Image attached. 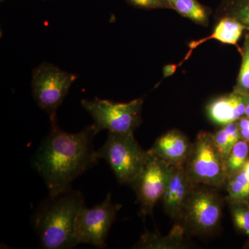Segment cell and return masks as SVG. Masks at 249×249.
Listing matches in <instances>:
<instances>
[{
  "mask_svg": "<svg viewBox=\"0 0 249 249\" xmlns=\"http://www.w3.org/2000/svg\"><path fill=\"white\" fill-rule=\"evenodd\" d=\"M249 101V96L232 91L210 102L206 107L208 116L219 126L236 122L245 116Z\"/></svg>",
  "mask_w": 249,
  "mask_h": 249,
  "instance_id": "obj_12",
  "label": "cell"
},
{
  "mask_svg": "<svg viewBox=\"0 0 249 249\" xmlns=\"http://www.w3.org/2000/svg\"><path fill=\"white\" fill-rule=\"evenodd\" d=\"M51 125L50 132L33 157L32 165L43 178L49 195H55L71 188L76 178L98 163L93 138L98 131L93 124L73 134L62 131L57 121Z\"/></svg>",
  "mask_w": 249,
  "mask_h": 249,
  "instance_id": "obj_1",
  "label": "cell"
},
{
  "mask_svg": "<svg viewBox=\"0 0 249 249\" xmlns=\"http://www.w3.org/2000/svg\"><path fill=\"white\" fill-rule=\"evenodd\" d=\"M78 76L49 62H42L32 71L31 89L37 106L48 114L51 123L57 121L56 111Z\"/></svg>",
  "mask_w": 249,
  "mask_h": 249,
  "instance_id": "obj_5",
  "label": "cell"
},
{
  "mask_svg": "<svg viewBox=\"0 0 249 249\" xmlns=\"http://www.w3.org/2000/svg\"><path fill=\"white\" fill-rule=\"evenodd\" d=\"M196 185L191 182L184 165H170V175L162 196L165 212L173 219H179L186 199Z\"/></svg>",
  "mask_w": 249,
  "mask_h": 249,
  "instance_id": "obj_10",
  "label": "cell"
},
{
  "mask_svg": "<svg viewBox=\"0 0 249 249\" xmlns=\"http://www.w3.org/2000/svg\"><path fill=\"white\" fill-rule=\"evenodd\" d=\"M222 214V201L217 193L196 186L183 205L179 219L191 232L205 235L217 229Z\"/></svg>",
  "mask_w": 249,
  "mask_h": 249,
  "instance_id": "obj_7",
  "label": "cell"
},
{
  "mask_svg": "<svg viewBox=\"0 0 249 249\" xmlns=\"http://www.w3.org/2000/svg\"><path fill=\"white\" fill-rule=\"evenodd\" d=\"M121 207V205L112 202L110 194L102 203L91 209L83 206L75 222V237L78 245L89 244L97 248H105L109 230Z\"/></svg>",
  "mask_w": 249,
  "mask_h": 249,
  "instance_id": "obj_8",
  "label": "cell"
},
{
  "mask_svg": "<svg viewBox=\"0 0 249 249\" xmlns=\"http://www.w3.org/2000/svg\"><path fill=\"white\" fill-rule=\"evenodd\" d=\"M178 67V65H168L163 68V76L164 78L171 76L172 74L176 71L177 68Z\"/></svg>",
  "mask_w": 249,
  "mask_h": 249,
  "instance_id": "obj_24",
  "label": "cell"
},
{
  "mask_svg": "<svg viewBox=\"0 0 249 249\" xmlns=\"http://www.w3.org/2000/svg\"><path fill=\"white\" fill-rule=\"evenodd\" d=\"M213 137L225 160L232 147L240 140L237 121L220 126V128L213 134Z\"/></svg>",
  "mask_w": 249,
  "mask_h": 249,
  "instance_id": "obj_17",
  "label": "cell"
},
{
  "mask_svg": "<svg viewBox=\"0 0 249 249\" xmlns=\"http://www.w3.org/2000/svg\"><path fill=\"white\" fill-rule=\"evenodd\" d=\"M85 206L84 196L71 188L49 197L36 210L32 225L41 248L71 249L78 245L75 237L77 214Z\"/></svg>",
  "mask_w": 249,
  "mask_h": 249,
  "instance_id": "obj_2",
  "label": "cell"
},
{
  "mask_svg": "<svg viewBox=\"0 0 249 249\" xmlns=\"http://www.w3.org/2000/svg\"><path fill=\"white\" fill-rule=\"evenodd\" d=\"M171 9L203 27L209 25L211 10L198 0H169Z\"/></svg>",
  "mask_w": 249,
  "mask_h": 249,
  "instance_id": "obj_14",
  "label": "cell"
},
{
  "mask_svg": "<svg viewBox=\"0 0 249 249\" xmlns=\"http://www.w3.org/2000/svg\"><path fill=\"white\" fill-rule=\"evenodd\" d=\"M5 1H6V0H0V1H1V2H4Z\"/></svg>",
  "mask_w": 249,
  "mask_h": 249,
  "instance_id": "obj_28",
  "label": "cell"
},
{
  "mask_svg": "<svg viewBox=\"0 0 249 249\" xmlns=\"http://www.w3.org/2000/svg\"><path fill=\"white\" fill-rule=\"evenodd\" d=\"M228 202L249 201V179L245 170L227 178Z\"/></svg>",
  "mask_w": 249,
  "mask_h": 249,
  "instance_id": "obj_19",
  "label": "cell"
},
{
  "mask_svg": "<svg viewBox=\"0 0 249 249\" xmlns=\"http://www.w3.org/2000/svg\"><path fill=\"white\" fill-rule=\"evenodd\" d=\"M129 4L142 9H171L169 0H125Z\"/></svg>",
  "mask_w": 249,
  "mask_h": 249,
  "instance_id": "obj_22",
  "label": "cell"
},
{
  "mask_svg": "<svg viewBox=\"0 0 249 249\" xmlns=\"http://www.w3.org/2000/svg\"><path fill=\"white\" fill-rule=\"evenodd\" d=\"M244 170H245L246 175H247V178H248L249 179V160L247 162V164H246Z\"/></svg>",
  "mask_w": 249,
  "mask_h": 249,
  "instance_id": "obj_25",
  "label": "cell"
},
{
  "mask_svg": "<svg viewBox=\"0 0 249 249\" xmlns=\"http://www.w3.org/2000/svg\"><path fill=\"white\" fill-rule=\"evenodd\" d=\"M245 116L249 118V101L247 104V107H246Z\"/></svg>",
  "mask_w": 249,
  "mask_h": 249,
  "instance_id": "obj_26",
  "label": "cell"
},
{
  "mask_svg": "<svg viewBox=\"0 0 249 249\" xmlns=\"http://www.w3.org/2000/svg\"><path fill=\"white\" fill-rule=\"evenodd\" d=\"M238 50L242 56V63L232 91L249 96V33L245 34L243 46Z\"/></svg>",
  "mask_w": 249,
  "mask_h": 249,
  "instance_id": "obj_20",
  "label": "cell"
},
{
  "mask_svg": "<svg viewBox=\"0 0 249 249\" xmlns=\"http://www.w3.org/2000/svg\"><path fill=\"white\" fill-rule=\"evenodd\" d=\"M249 160V142L240 139L229 152L225 160L227 178L242 171Z\"/></svg>",
  "mask_w": 249,
  "mask_h": 249,
  "instance_id": "obj_18",
  "label": "cell"
},
{
  "mask_svg": "<svg viewBox=\"0 0 249 249\" xmlns=\"http://www.w3.org/2000/svg\"><path fill=\"white\" fill-rule=\"evenodd\" d=\"M240 139L249 142V118L243 116L237 121Z\"/></svg>",
  "mask_w": 249,
  "mask_h": 249,
  "instance_id": "obj_23",
  "label": "cell"
},
{
  "mask_svg": "<svg viewBox=\"0 0 249 249\" xmlns=\"http://www.w3.org/2000/svg\"><path fill=\"white\" fill-rule=\"evenodd\" d=\"M143 98L129 103H116L95 98L83 99L81 105L92 117L98 132L101 130L115 133H134L142 123Z\"/></svg>",
  "mask_w": 249,
  "mask_h": 249,
  "instance_id": "obj_6",
  "label": "cell"
},
{
  "mask_svg": "<svg viewBox=\"0 0 249 249\" xmlns=\"http://www.w3.org/2000/svg\"><path fill=\"white\" fill-rule=\"evenodd\" d=\"M170 175V165L150 150L139 175L129 185L132 187L140 204V214H152L159 199H162Z\"/></svg>",
  "mask_w": 249,
  "mask_h": 249,
  "instance_id": "obj_9",
  "label": "cell"
},
{
  "mask_svg": "<svg viewBox=\"0 0 249 249\" xmlns=\"http://www.w3.org/2000/svg\"><path fill=\"white\" fill-rule=\"evenodd\" d=\"M229 204L236 229L249 238V201H233Z\"/></svg>",
  "mask_w": 249,
  "mask_h": 249,
  "instance_id": "obj_21",
  "label": "cell"
},
{
  "mask_svg": "<svg viewBox=\"0 0 249 249\" xmlns=\"http://www.w3.org/2000/svg\"><path fill=\"white\" fill-rule=\"evenodd\" d=\"M97 154L110 166L119 183L129 184L140 173L147 157L134 133L109 132Z\"/></svg>",
  "mask_w": 249,
  "mask_h": 249,
  "instance_id": "obj_4",
  "label": "cell"
},
{
  "mask_svg": "<svg viewBox=\"0 0 249 249\" xmlns=\"http://www.w3.org/2000/svg\"><path fill=\"white\" fill-rule=\"evenodd\" d=\"M184 168L193 184L207 185L216 188L226 186L225 160L214 143L213 134L200 132L193 142Z\"/></svg>",
  "mask_w": 249,
  "mask_h": 249,
  "instance_id": "obj_3",
  "label": "cell"
},
{
  "mask_svg": "<svg viewBox=\"0 0 249 249\" xmlns=\"http://www.w3.org/2000/svg\"><path fill=\"white\" fill-rule=\"evenodd\" d=\"M244 248L249 249V240L247 241V243H246V245H245V247H244Z\"/></svg>",
  "mask_w": 249,
  "mask_h": 249,
  "instance_id": "obj_27",
  "label": "cell"
},
{
  "mask_svg": "<svg viewBox=\"0 0 249 249\" xmlns=\"http://www.w3.org/2000/svg\"><path fill=\"white\" fill-rule=\"evenodd\" d=\"M182 226H175L168 237H162L155 233H146L141 237V240L135 245L137 249L177 248L181 246L182 236L184 232Z\"/></svg>",
  "mask_w": 249,
  "mask_h": 249,
  "instance_id": "obj_15",
  "label": "cell"
},
{
  "mask_svg": "<svg viewBox=\"0 0 249 249\" xmlns=\"http://www.w3.org/2000/svg\"><path fill=\"white\" fill-rule=\"evenodd\" d=\"M223 17L233 18L249 33V0H222L216 11V19Z\"/></svg>",
  "mask_w": 249,
  "mask_h": 249,
  "instance_id": "obj_16",
  "label": "cell"
},
{
  "mask_svg": "<svg viewBox=\"0 0 249 249\" xmlns=\"http://www.w3.org/2000/svg\"><path fill=\"white\" fill-rule=\"evenodd\" d=\"M217 23L213 30V32L208 37H204L200 40L191 41L188 44L189 52L186 54V57L182 61L178 64V67L188 60L191 57L193 51L197 48L201 44L204 43L206 41L214 39L224 44L236 46L237 49L240 48L237 46V42L242 37L246 28L238 21L232 18L223 17L217 19Z\"/></svg>",
  "mask_w": 249,
  "mask_h": 249,
  "instance_id": "obj_13",
  "label": "cell"
},
{
  "mask_svg": "<svg viewBox=\"0 0 249 249\" xmlns=\"http://www.w3.org/2000/svg\"><path fill=\"white\" fill-rule=\"evenodd\" d=\"M192 145L184 134L178 129H171L159 137L149 150L170 166L182 165L189 157Z\"/></svg>",
  "mask_w": 249,
  "mask_h": 249,
  "instance_id": "obj_11",
  "label": "cell"
}]
</instances>
